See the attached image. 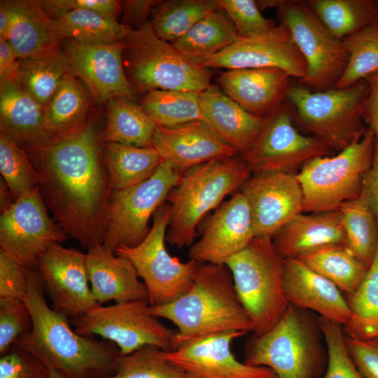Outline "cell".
I'll use <instances>...</instances> for the list:
<instances>
[{
    "mask_svg": "<svg viewBox=\"0 0 378 378\" xmlns=\"http://www.w3.org/2000/svg\"><path fill=\"white\" fill-rule=\"evenodd\" d=\"M69 73L84 82L100 102L120 97L133 102L136 92L126 76L123 41L104 46H87L72 40L62 41Z\"/></svg>",
    "mask_w": 378,
    "mask_h": 378,
    "instance_id": "20",
    "label": "cell"
},
{
    "mask_svg": "<svg viewBox=\"0 0 378 378\" xmlns=\"http://www.w3.org/2000/svg\"><path fill=\"white\" fill-rule=\"evenodd\" d=\"M251 209L255 237H271L303 213V194L295 174H254L241 187Z\"/></svg>",
    "mask_w": 378,
    "mask_h": 378,
    "instance_id": "19",
    "label": "cell"
},
{
    "mask_svg": "<svg viewBox=\"0 0 378 378\" xmlns=\"http://www.w3.org/2000/svg\"><path fill=\"white\" fill-rule=\"evenodd\" d=\"M376 137L367 129L360 139L335 155L318 157L295 174L303 194V213L337 210L360 195L374 155Z\"/></svg>",
    "mask_w": 378,
    "mask_h": 378,
    "instance_id": "9",
    "label": "cell"
},
{
    "mask_svg": "<svg viewBox=\"0 0 378 378\" xmlns=\"http://www.w3.org/2000/svg\"><path fill=\"white\" fill-rule=\"evenodd\" d=\"M0 172L15 200L38 189L40 177L28 154L2 132Z\"/></svg>",
    "mask_w": 378,
    "mask_h": 378,
    "instance_id": "43",
    "label": "cell"
},
{
    "mask_svg": "<svg viewBox=\"0 0 378 378\" xmlns=\"http://www.w3.org/2000/svg\"><path fill=\"white\" fill-rule=\"evenodd\" d=\"M290 76L278 68L230 69L218 83L223 92L252 114L267 118L286 101Z\"/></svg>",
    "mask_w": 378,
    "mask_h": 378,
    "instance_id": "24",
    "label": "cell"
},
{
    "mask_svg": "<svg viewBox=\"0 0 378 378\" xmlns=\"http://www.w3.org/2000/svg\"><path fill=\"white\" fill-rule=\"evenodd\" d=\"M345 342L354 363L363 377L378 378V340H358L345 336Z\"/></svg>",
    "mask_w": 378,
    "mask_h": 378,
    "instance_id": "50",
    "label": "cell"
},
{
    "mask_svg": "<svg viewBox=\"0 0 378 378\" xmlns=\"http://www.w3.org/2000/svg\"><path fill=\"white\" fill-rule=\"evenodd\" d=\"M0 129L27 153L55 139L45 125L44 107L13 80H0Z\"/></svg>",
    "mask_w": 378,
    "mask_h": 378,
    "instance_id": "25",
    "label": "cell"
},
{
    "mask_svg": "<svg viewBox=\"0 0 378 378\" xmlns=\"http://www.w3.org/2000/svg\"><path fill=\"white\" fill-rule=\"evenodd\" d=\"M95 125L55 139L27 154L41 196L59 227L88 250L102 245L111 188Z\"/></svg>",
    "mask_w": 378,
    "mask_h": 378,
    "instance_id": "1",
    "label": "cell"
},
{
    "mask_svg": "<svg viewBox=\"0 0 378 378\" xmlns=\"http://www.w3.org/2000/svg\"><path fill=\"white\" fill-rule=\"evenodd\" d=\"M122 62L127 80L136 92L200 93L211 86L210 69L160 38L149 21L132 29L124 39Z\"/></svg>",
    "mask_w": 378,
    "mask_h": 378,
    "instance_id": "8",
    "label": "cell"
},
{
    "mask_svg": "<svg viewBox=\"0 0 378 378\" xmlns=\"http://www.w3.org/2000/svg\"><path fill=\"white\" fill-rule=\"evenodd\" d=\"M365 80L368 85V94L365 102V121L378 141V71L368 76Z\"/></svg>",
    "mask_w": 378,
    "mask_h": 378,
    "instance_id": "54",
    "label": "cell"
},
{
    "mask_svg": "<svg viewBox=\"0 0 378 378\" xmlns=\"http://www.w3.org/2000/svg\"><path fill=\"white\" fill-rule=\"evenodd\" d=\"M199 103L202 120L240 156L252 149L264 129L266 118L247 111L211 85L200 93Z\"/></svg>",
    "mask_w": 378,
    "mask_h": 378,
    "instance_id": "26",
    "label": "cell"
},
{
    "mask_svg": "<svg viewBox=\"0 0 378 378\" xmlns=\"http://www.w3.org/2000/svg\"><path fill=\"white\" fill-rule=\"evenodd\" d=\"M29 269L0 249V301L24 300Z\"/></svg>",
    "mask_w": 378,
    "mask_h": 378,
    "instance_id": "48",
    "label": "cell"
},
{
    "mask_svg": "<svg viewBox=\"0 0 378 378\" xmlns=\"http://www.w3.org/2000/svg\"><path fill=\"white\" fill-rule=\"evenodd\" d=\"M148 300L141 299L99 307L70 320L83 336L98 335L114 343L121 355H128L150 345L163 351L174 350L176 332L163 325L149 311Z\"/></svg>",
    "mask_w": 378,
    "mask_h": 378,
    "instance_id": "12",
    "label": "cell"
},
{
    "mask_svg": "<svg viewBox=\"0 0 378 378\" xmlns=\"http://www.w3.org/2000/svg\"><path fill=\"white\" fill-rule=\"evenodd\" d=\"M349 57L337 88H347L378 71V18L343 40Z\"/></svg>",
    "mask_w": 378,
    "mask_h": 378,
    "instance_id": "42",
    "label": "cell"
},
{
    "mask_svg": "<svg viewBox=\"0 0 378 378\" xmlns=\"http://www.w3.org/2000/svg\"><path fill=\"white\" fill-rule=\"evenodd\" d=\"M86 266L92 294L100 305L148 300L147 288L131 262L103 245L88 250Z\"/></svg>",
    "mask_w": 378,
    "mask_h": 378,
    "instance_id": "27",
    "label": "cell"
},
{
    "mask_svg": "<svg viewBox=\"0 0 378 378\" xmlns=\"http://www.w3.org/2000/svg\"><path fill=\"white\" fill-rule=\"evenodd\" d=\"M361 194L378 220V141L377 139L372 162L364 177Z\"/></svg>",
    "mask_w": 378,
    "mask_h": 378,
    "instance_id": "53",
    "label": "cell"
},
{
    "mask_svg": "<svg viewBox=\"0 0 378 378\" xmlns=\"http://www.w3.org/2000/svg\"><path fill=\"white\" fill-rule=\"evenodd\" d=\"M88 93L78 78L70 73L62 78L55 94L44 107V122L55 139L69 134L85 123Z\"/></svg>",
    "mask_w": 378,
    "mask_h": 378,
    "instance_id": "32",
    "label": "cell"
},
{
    "mask_svg": "<svg viewBox=\"0 0 378 378\" xmlns=\"http://www.w3.org/2000/svg\"><path fill=\"white\" fill-rule=\"evenodd\" d=\"M246 334L229 331L189 340L163 356L189 378H277L270 368L239 361L231 351L232 342Z\"/></svg>",
    "mask_w": 378,
    "mask_h": 378,
    "instance_id": "18",
    "label": "cell"
},
{
    "mask_svg": "<svg viewBox=\"0 0 378 378\" xmlns=\"http://www.w3.org/2000/svg\"><path fill=\"white\" fill-rule=\"evenodd\" d=\"M12 192L6 182L0 180V211L1 214L7 211L15 202Z\"/></svg>",
    "mask_w": 378,
    "mask_h": 378,
    "instance_id": "57",
    "label": "cell"
},
{
    "mask_svg": "<svg viewBox=\"0 0 378 378\" xmlns=\"http://www.w3.org/2000/svg\"><path fill=\"white\" fill-rule=\"evenodd\" d=\"M162 351L147 345L130 354H120L115 372L102 378H189L163 356Z\"/></svg>",
    "mask_w": 378,
    "mask_h": 378,
    "instance_id": "44",
    "label": "cell"
},
{
    "mask_svg": "<svg viewBox=\"0 0 378 378\" xmlns=\"http://www.w3.org/2000/svg\"><path fill=\"white\" fill-rule=\"evenodd\" d=\"M49 372H50V378H65L62 374H61L59 372L55 370L50 368Z\"/></svg>",
    "mask_w": 378,
    "mask_h": 378,
    "instance_id": "59",
    "label": "cell"
},
{
    "mask_svg": "<svg viewBox=\"0 0 378 378\" xmlns=\"http://www.w3.org/2000/svg\"><path fill=\"white\" fill-rule=\"evenodd\" d=\"M23 301L31 315L32 328L13 346L65 378H102L115 372L120 355L117 346L108 340L80 335L72 329L69 318L48 305L36 269L28 270Z\"/></svg>",
    "mask_w": 378,
    "mask_h": 378,
    "instance_id": "2",
    "label": "cell"
},
{
    "mask_svg": "<svg viewBox=\"0 0 378 378\" xmlns=\"http://www.w3.org/2000/svg\"><path fill=\"white\" fill-rule=\"evenodd\" d=\"M319 140L302 133L295 125L290 105L286 101L270 117L252 149L241 156L252 174H294L309 160L331 155Z\"/></svg>",
    "mask_w": 378,
    "mask_h": 378,
    "instance_id": "14",
    "label": "cell"
},
{
    "mask_svg": "<svg viewBox=\"0 0 378 378\" xmlns=\"http://www.w3.org/2000/svg\"><path fill=\"white\" fill-rule=\"evenodd\" d=\"M156 126L140 105L114 97L108 102L107 123L101 141L134 147H152Z\"/></svg>",
    "mask_w": 378,
    "mask_h": 378,
    "instance_id": "33",
    "label": "cell"
},
{
    "mask_svg": "<svg viewBox=\"0 0 378 378\" xmlns=\"http://www.w3.org/2000/svg\"><path fill=\"white\" fill-rule=\"evenodd\" d=\"M67 73H69L67 57L60 46L20 59L15 80L45 107Z\"/></svg>",
    "mask_w": 378,
    "mask_h": 378,
    "instance_id": "35",
    "label": "cell"
},
{
    "mask_svg": "<svg viewBox=\"0 0 378 378\" xmlns=\"http://www.w3.org/2000/svg\"><path fill=\"white\" fill-rule=\"evenodd\" d=\"M238 38L231 20L220 8L197 22L172 44L187 57L197 60L220 52Z\"/></svg>",
    "mask_w": 378,
    "mask_h": 378,
    "instance_id": "36",
    "label": "cell"
},
{
    "mask_svg": "<svg viewBox=\"0 0 378 378\" xmlns=\"http://www.w3.org/2000/svg\"><path fill=\"white\" fill-rule=\"evenodd\" d=\"M328 351V363L321 378H364L346 347L342 326L318 316Z\"/></svg>",
    "mask_w": 378,
    "mask_h": 378,
    "instance_id": "45",
    "label": "cell"
},
{
    "mask_svg": "<svg viewBox=\"0 0 378 378\" xmlns=\"http://www.w3.org/2000/svg\"><path fill=\"white\" fill-rule=\"evenodd\" d=\"M308 6L336 38L343 41L378 18L374 0H309Z\"/></svg>",
    "mask_w": 378,
    "mask_h": 378,
    "instance_id": "39",
    "label": "cell"
},
{
    "mask_svg": "<svg viewBox=\"0 0 378 378\" xmlns=\"http://www.w3.org/2000/svg\"><path fill=\"white\" fill-rule=\"evenodd\" d=\"M251 172L239 155L214 160L184 173L168 195L170 222L166 241L178 248L192 245L202 218L244 185Z\"/></svg>",
    "mask_w": 378,
    "mask_h": 378,
    "instance_id": "6",
    "label": "cell"
},
{
    "mask_svg": "<svg viewBox=\"0 0 378 378\" xmlns=\"http://www.w3.org/2000/svg\"><path fill=\"white\" fill-rule=\"evenodd\" d=\"M225 265L231 272L238 298L262 335L285 314L289 303L284 286V258L271 237H255Z\"/></svg>",
    "mask_w": 378,
    "mask_h": 378,
    "instance_id": "7",
    "label": "cell"
},
{
    "mask_svg": "<svg viewBox=\"0 0 378 378\" xmlns=\"http://www.w3.org/2000/svg\"><path fill=\"white\" fill-rule=\"evenodd\" d=\"M0 378H50V372L36 357L13 346L1 356Z\"/></svg>",
    "mask_w": 378,
    "mask_h": 378,
    "instance_id": "49",
    "label": "cell"
},
{
    "mask_svg": "<svg viewBox=\"0 0 378 378\" xmlns=\"http://www.w3.org/2000/svg\"><path fill=\"white\" fill-rule=\"evenodd\" d=\"M152 147L182 175L208 162L239 155L201 120L174 127L157 125Z\"/></svg>",
    "mask_w": 378,
    "mask_h": 378,
    "instance_id": "22",
    "label": "cell"
},
{
    "mask_svg": "<svg viewBox=\"0 0 378 378\" xmlns=\"http://www.w3.org/2000/svg\"><path fill=\"white\" fill-rule=\"evenodd\" d=\"M158 318L178 328L174 350L200 337L229 331L253 332V325L237 295L225 265L199 263L190 288L172 302L149 306Z\"/></svg>",
    "mask_w": 378,
    "mask_h": 378,
    "instance_id": "3",
    "label": "cell"
},
{
    "mask_svg": "<svg viewBox=\"0 0 378 378\" xmlns=\"http://www.w3.org/2000/svg\"><path fill=\"white\" fill-rule=\"evenodd\" d=\"M220 8L218 0L157 1L149 22L160 38L173 43L203 18Z\"/></svg>",
    "mask_w": 378,
    "mask_h": 378,
    "instance_id": "37",
    "label": "cell"
},
{
    "mask_svg": "<svg viewBox=\"0 0 378 378\" xmlns=\"http://www.w3.org/2000/svg\"><path fill=\"white\" fill-rule=\"evenodd\" d=\"M298 259L333 283L345 296L358 288L368 270L344 244L327 246Z\"/></svg>",
    "mask_w": 378,
    "mask_h": 378,
    "instance_id": "34",
    "label": "cell"
},
{
    "mask_svg": "<svg viewBox=\"0 0 378 378\" xmlns=\"http://www.w3.org/2000/svg\"><path fill=\"white\" fill-rule=\"evenodd\" d=\"M351 317L342 326L346 337L378 340V247L358 288L346 295Z\"/></svg>",
    "mask_w": 378,
    "mask_h": 378,
    "instance_id": "38",
    "label": "cell"
},
{
    "mask_svg": "<svg viewBox=\"0 0 378 378\" xmlns=\"http://www.w3.org/2000/svg\"><path fill=\"white\" fill-rule=\"evenodd\" d=\"M32 321L23 300L0 301V354H6L22 336L31 331Z\"/></svg>",
    "mask_w": 378,
    "mask_h": 378,
    "instance_id": "47",
    "label": "cell"
},
{
    "mask_svg": "<svg viewBox=\"0 0 378 378\" xmlns=\"http://www.w3.org/2000/svg\"><path fill=\"white\" fill-rule=\"evenodd\" d=\"M35 267L51 307L69 320L100 305L91 292L86 253L54 243L39 255Z\"/></svg>",
    "mask_w": 378,
    "mask_h": 378,
    "instance_id": "15",
    "label": "cell"
},
{
    "mask_svg": "<svg viewBox=\"0 0 378 378\" xmlns=\"http://www.w3.org/2000/svg\"><path fill=\"white\" fill-rule=\"evenodd\" d=\"M377 5H378V0L377 1Z\"/></svg>",
    "mask_w": 378,
    "mask_h": 378,
    "instance_id": "60",
    "label": "cell"
},
{
    "mask_svg": "<svg viewBox=\"0 0 378 378\" xmlns=\"http://www.w3.org/2000/svg\"><path fill=\"white\" fill-rule=\"evenodd\" d=\"M283 258L300 257L334 244H346L339 210L301 213L281 227L272 237Z\"/></svg>",
    "mask_w": 378,
    "mask_h": 378,
    "instance_id": "28",
    "label": "cell"
},
{
    "mask_svg": "<svg viewBox=\"0 0 378 378\" xmlns=\"http://www.w3.org/2000/svg\"><path fill=\"white\" fill-rule=\"evenodd\" d=\"M338 210L346 246L369 267L378 247V220L374 214L362 194Z\"/></svg>",
    "mask_w": 378,
    "mask_h": 378,
    "instance_id": "40",
    "label": "cell"
},
{
    "mask_svg": "<svg viewBox=\"0 0 378 378\" xmlns=\"http://www.w3.org/2000/svg\"><path fill=\"white\" fill-rule=\"evenodd\" d=\"M49 5L62 9H84L94 11L115 20L122 13L121 2L114 0H50Z\"/></svg>",
    "mask_w": 378,
    "mask_h": 378,
    "instance_id": "51",
    "label": "cell"
},
{
    "mask_svg": "<svg viewBox=\"0 0 378 378\" xmlns=\"http://www.w3.org/2000/svg\"><path fill=\"white\" fill-rule=\"evenodd\" d=\"M244 363L271 369L277 378H321L328 351L318 316L289 304L279 321L245 346Z\"/></svg>",
    "mask_w": 378,
    "mask_h": 378,
    "instance_id": "4",
    "label": "cell"
},
{
    "mask_svg": "<svg viewBox=\"0 0 378 378\" xmlns=\"http://www.w3.org/2000/svg\"><path fill=\"white\" fill-rule=\"evenodd\" d=\"M284 286L288 303L294 307L342 326L351 317L341 290L298 258L284 259Z\"/></svg>",
    "mask_w": 378,
    "mask_h": 378,
    "instance_id": "23",
    "label": "cell"
},
{
    "mask_svg": "<svg viewBox=\"0 0 378 378\" xmlns=\"http://www.w3.org/2000/svg\"><path fill=\"white\" fill-rule=\"evenodd\" d=\"M39 190L22 197L0 218V246L28 268L52 244L68 238L49 216Z\"/></svg>",
    "mask_w": 378,
    "mask_h": 378,
    "instance_id": "16",
    "label": "cell"
},
{
    "mask_svg": "<svg viewBox=\"0 0 378 378\" xmlns=\"http://www.w3.org/2000/svg\"><path fill=\"white\" fill-rule=\"evenodd\" d=\"M50 24L62 41L72 40L87 46L111 45L122 42L132 29L102 14L84 9H62L43 1Z\"/></svg>",
    "mask_w": 378,
    "mask_h": 378,
    "instance_id": "29",
    "label": "cell"
},
{
    "mask_svg": "<svg viewBox=\"0 0 378 378\" xmlns=\"http://www.w3.org/2000/svg\"><path fill=\"white\" fill-rule=\"evenodd\" d=\"M220 8L233 23L239 38L266 34L279 24L265 18L254 0H218Z\"/></svg>",
    "mask_w": 378,
    "mask_h": 378,
    "instance_id": "46",
    "label": "cell"
},
{
    "mask_svg": "<svg viewBox=\"0 0 378 378\" xmlns=\"http://www.w3.org/2000/svg\"><path fill=\"white\" fill-rule=\"evenodd\" d=\"M12 21L6 41L20 59L60 47L43 1H10Z\"/></svg>",
    "mask_w": 378,
    "mask_h": 378,
    "instance_id": "30",
    "label": "cell"
},
{
    "mask_svg": "<svg viewBox=\"0 0 378 378\" xmlns=\"http://www.w3.org/2000/svg\"><path fill=\"white\" fill-rule=\"evenodd\" d=\"M255 237L247 200L239 191L214 213L200 240L190 248V259L199 263L225 265Z\"/></svg>",
    "mask_w": 378,
    "mask_h": 378,
    "instance_id": "21",
    "label": "cell"
},
{
    "mask_svg": "<svg viewBox=\"0 0 378 378\" xmlns=\"http://www.w3.org/2000/svg\"><path fill=\"white\" fill-rule=\"evenodd\" d=\"M284 0H261L256 1L260 10H264L268 8H275L278 9L284 3Z\"/></svg>",
    "mask_w": 378,
    "mask_h": 378,
    "instance_id": "58",
    "label": "cell"
},
{
    "mask_svg": "<svg viewBox=\"0 0 378 378\" xmlns=\"http://www.w3.org/2000/svg\"><path fill=\"white\" fill-rule=\"evenodd\" d=\"M12 21L10 1H1L0 4V39L6 40Z\"/></svg>",
    "mask_w": 378,
    "mask_h": 378,
    "instance_id": "56",
    "label": "cell"
},
{
    "mask_svg": "<svg viewBox=\"0 0 378 378\" xmlns=\"http://www.w3.org/2000/svg\"><path fill=\"white\" fill-rule=\"evenodd\" d=\"M182 174L169 162L162 161L155 172L131 187L110 194L103 246L115 251L121 246L133 247L148 234L150 217L164 204Z\"/></svg>",
    "mask_w": 378,
    "mask_h": 378,
    "instance_id": "11",
    "label": "cell"
},
{
    "mask_svg": "<svg viewBox=\"0 0 378 378\" xmlns=\"http://www.w3.org/2000/svg\"><path fill=\"white\" fill-rule=\"evenodd\" d=\"M368 94L365 80L347 88L322 91L311 90L302 84L290 85L286 101L292 108L296 127L338 153L365 132Z\"/></svg>",
    "mask_w": 378,
    "mask_h": 378,
    "instance_id": "5",
    "label": "cell"
},
{
    "mask_svg": "<svg viewBox=\"0 0 378 378\" xmlns=\"http://www.w3.org/2000/svg\"><path fill=\"white\" fill-rule=\"evenodd\" d=\"M206 69L278 68L302 81L307 64L292 36L282 24L264 34L239 38L220 52L194 60Z\"/></svg>",
    "mask_w": 378,
    "mask_h": 378,
    "instance_id": "17",
    "label": "cell"
},
{
    "mask_svg": "<svg viewBox=\"0 0 378 378\" xmlns=\"http://www.w3.org/2000/svg\"><path fill=\"white\" fill-rule=\"evenodd\" d=\"M121 2L122 24L132 28L138 27L148 22L147 18L151 15L152 9L157 2L153 0H130Z\"/></svg>",
    "mask_w": 378,
    "mask_h": 378,
    "instance_id": "52",
    "label": "cell"
},
{
    "mask_svg": "<svg viewBox=\"0 0 378 378\" xmlns=\"http://www.w3.org/2000/svg\"><path fill=\"white\" fill-rule=\"evenodd\" d=\"M103 158L110 187L120 190L150 178L162 162L153 147L103 143Z\"/></svg>",
    "mask_w": 378,
    "mask_h": 378,
    "instance_id": "31",
    "label": "cell"
},
{
    "mask_svg": "<svg viewBox=\"0 0 378 378\" xmlns=\"http://www.w3.org/2000/svg\"><path fill=\"white\" fill-rule=\"evenodd\" d=\"M277 10L307 64L301 84L313 91L335 88L349 57L343 41L328 31L305 1L284 0Z\"/></svg>",
    "mask_w": 378,
    "mask_h": 378,
    "instance_id": "13",
    "label": "cell"
},
{
    "mask_svg": "<svg viewBox=\"0 0 378 378\" xmlns=\"http://www.w3.org/2000/svg\"><path fill=\"white\" fill-rule=\"evenodd\" d=\"M20 59L5 39H0V80L17 78Z\"/></svg>",
    "mask_w": 378,
    "mask_h": 378,
    "instance_id": "55",
    "label": "cell"
},
{
    "mask_svg": "<svg viewBox=\"0 0 378 378\" xmlns=\"http://www.w3.org/2000/svg\"><path fill=\"white\" fill-rule=\"evenodd\" d=\"M200 93L155 90L148 92L141 106L158 125L174 127L202 120Z\"/></svg>",
    "mask_w": 378,
    "mask_h": 378,
    "instance_id": "41",
    "label": "cell"
},
{
    "mask_svg": "<svg viewBox=\"0 0 378 378\" xmlns=\"http://www.w3.org/2000/svg\"><path fill=\"white\" fill-rule=\"evenodd\" d=\"M169 222L170 206L164 203L153 215L150 230L140 244L133 247L121 246L114 251L130 261L143 279L150 306L168 304L185 293L199 265L191 259L182 262L168 253L165 241Z\"/></svg>",
    "mask_w": 378,
    "mask_h": 378,
    "instance_id": "10",
    "label": "cell"
}]
</instances>
